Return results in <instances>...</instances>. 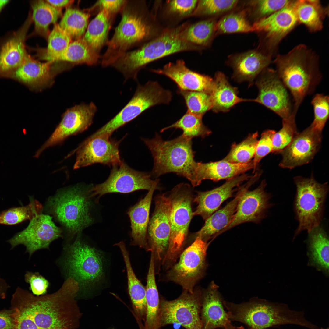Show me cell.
I'll use <instances>...</instances> for the list:
<instances>
[{
  "mask_svg": "<svg viewBox=\"0 0 329 329\" xmlns=\"http://www.w3.org/2000/svg\"><path fill=\"white\" fill-rule=\"evenodd\" d=\"M77 296L67 282L55 292L39 296L19 287L12 295L11 307L23 313L30 329H77L82 314Z\"/></svg>",
  "mask_w": 329,
  "mask_h": 329,
  "instance_id": "obj_1",
  "label": "cell"
},
{
  "mask_svg": "<svg viewBox=\"0 0 329 329\" xmlns=\"http://www.w3.org/2000/svg\"><path fill=\"white\" fill-rule=\"evenodd\" d=\"M278 75L292 97L295 116L305 98L312 94L322 79L318 59L307 46L300 44L274 61Z\"/></svg>",
  "mask_w": 329,
  "mask_h": 329,
  "instance_id": "obj_2",
  "label": "cell"
},
{
  "mask_svg": "<svg viewBox=\"0 0 329 329\" xmlns=\"http://www.w3.org/2000/svg\"><path fill=\"white\" fill-rule=\"evenodd\" d=\"M120 13L121 20L101 56L104 67L110 66L130 49L149 41L153 34V26L144 1L126 0Z\"/></svg>",
  "mask_w": 329,
  "mask_h": 329,
  "instance_id": "obj_3",
  "label": "cell"
},
{
  "mask_svg": "<svg viewBox=\"0 0 329 329\" xmlns=\"http://www.w3.org/2000/svg\"><path fill=\"white\" fill-rule=\"evenodd\" d=\"M142 140L154 159L151 175L157 178L173 172L187 179L193 187L198 186V162L194 159L192 140L181 135L174 139L164 140L156 133L153 139Z\"/></svg>",
  "mask_w": 329,
  "mask_h": 329,
  "instance_id": "obj_4",
  "label": "cell"
},
{
  "mask_svg": "<svg viewBox=\"0 0 329 329\" xmlns=\"http://www.w3.org/2000/svg\"><path fill=\"white\" fill-rule=\"evenodd\" d=\"M186 25L168 30L158 37L124 53L114 62L113 66L126 80H136L140 70L149 63L177 52L201 48L186 41L182 32Z\"/></svg>",
  "mask_w": 329,
  "mask_h": 329,
  "instance_id": "obj_5",
  "label": "cell"
},
{
  "mask_svg": "<svg viewBox=\"0 0 329 329\" xmlns=\"http://www.w3.org/2000/svg\"><path fill=\"white\" fill-rule=\"evenodd\" d=\"M90 188L81 184L59 190L49 197L46 207L70 239L80 235L93 222L90 215Z\"/></svg>",
  "mask_w": 329,
  "mask_h": 329,
  "instance_id": "obj_6",
  "label": "cell"
},
{
  "mask_svg": "<svg viewBox=\"0 0 329 329\" xmlns=\"http://www.w3.org/2000/svg\"><path fill=\"white\" fill-rule=\"evenodd\" d=\"M168 196L170 234L168 249L161 263L166 269L176 263L183 250L189 224L193 216L192 204L194 197L190 185L180 183L172 189Z\"/></svg>",
  "mask_w": 329,
  "mask_h": 329,
  "instance_id": "obj_7",
  "label": "cell"
},
{
  "mask_svg": "<svg viewBox=\"0 0 329 329\" xmlns=\"http://www.w3.org/2000/svg\"><path fill=\"white\" fill-rule=\"evenodd\" d=\"M229 320L242 323L250 328L265 329L274 326L290 324L292 310L285 304L255 299L240 304L224 300Z\"/></svg>",
  "mask_w": 329,
  "mask_h": 329,
  "instance_id": "obj_8",
  "label": "cell"
},
{
  "mask_svg": "<svg viewBox=\"0 0 329 329\" xmlns=\"http://www.w3.org/2000/svg\"><path fill=\"white\" fill-rule=\"evenodd\" d=\"M296 188L294 208L298 225L294 239L304 230L309 233L319 226L322 219L328 191L327 183L317 182L313 176L294 178Z\"/></svg>",
  "mask_w": 329,
  "mask_h": 329,
  "instance_id": "obj_9",
  "label": "cell"
},
{
  "mask_svg": "<svg viewBox=\"0 0 329 329\" xmlns=\"http://www.w3.org/2000/svg\"><path fill=\"white\" fill-rule=\"evenodd\" d=\"M76 236L67 246L64 266L68 278L77 282L80 291L102 278L103 259L100 251L82 241L80 235Z\"/></svg>",
  "mask_w": 329,
  "mask_h": 329,
  "instance_id": "obj_10",
  "label": "cell"
},
{
  "mask_svg": "<svg viewBox=\"0 0 329 329\" xmlns=\"http://www.w3.org/2000/svg\"><path fill=\"white\" fill-rule=\"evenodd\" d=\"M172 97L171 92L164 89L157 82L149 81L144 85H139L128 103L116 115L93 135L111 136L114 131L134 119L147 109L157 104H168Z\"/></svg>",
  "mask_w": 329,
  "mask_h": 329,
  "instance_id": "obj_11",
  "label": "cell"
},
{
  "mask_svg": "<svg viewBox=\"0 0 329 329\" xmlns=\"http://www.w3.org/2000/svg\"><path fill=\"white\" fill-rule=\"evenodd\" d=\"M202 292L184 290L175 299H160L158 325L159 328L177 323L186 329H202L200 313Z\"/></svg>",
  "mask_w": 329,
  "mask_h": 329,
  "instance_id": "obj_12",
  "label": "cell"
},
{
  "mask_svg": "<svg viewBox=\"0 0 329 329\" xmlns=\"http://www.w3.org/2000/svg\"><path fill=\"white\" fill-rule=\"evenodd\" d=\"M210 243L198 238L195 239L183 250L177 263L169 269L166 275L168 280L180 285L184 290L193 292L195 285L205 273L207 252Z\"/></svg>",
  "mask_w": 329,
  "mask_h": 329,
  "instance_id": "obj_13",
  "label": "cell"
},
{
  "mask_svg": "<svg viewBox=\"0 0 329 329\" xmlns=\"http://www.w3.org/2000/svg\"><path fill=\"white\" fill-rule=\"evenodd\" d=\"M110 175L104 182L90 187L91 198L97 199L110 193H129L140 190H149L158 179L153 180L150 174L135 170L122 161L113 165Z\"/></svg>",
  "mask_w": 329,
  "mask_h": 329,
  "instance_id": "obj_14",
  "label": "cell"
},
{
  "mask_svg": "<svg viewBox=\"0 0 329 329\" xmlns=\"http://www.w3.org/2000/svg\"><path fill=\"white\" fill-rule=\"evenodd\" d=\"M256 84L258 94L252 101L264 106L282 119L292 116L293 104L290 93L276 70L265 69L260 74Z\"/></svg>",
  "mask_w": 329,
  "mask_h": 329,
  "instance_id": "obj_15",
  "label": "cell"
},
{
  "mask_svg": "<svg viewBox=\"0 0 329 329\" xmlns=\"http://www.w3.org/2000/svg\"><path fill=\"white\" fill-rule=\"evenodd\" d=\"M63 231L52 221V217L42 213L31 220L27 228L8 241L11 249L22 244L31 256L36 251L48 249L51 243L62 236Z\"/></svg>",
  "mask_w": 329,
  "mask_h": 329,
  "instance_id": "obj_16",
  "label": "cell"
},
{
  "mask_svg": "<svg viewBox=\"0 0 329 329\" xmlns=\"http://www.w3.org/2000/svg\"><path fill=\"white\" fill-rule=\"evenodd\" d=\"M120 142L108 136L92 134L74 151L76 159L73 169L96 163L112 166L120 163L122 161L119 150Z\"/></svg>",
  "mask_w": 329,
  "mask_h": 329,
  "instance_id": "obj_17",
  "label": "cell"
},
{
  "mask_svg": "<svg viewBox=\"0 0 329 329\" xmlns=\"http://www.w3.org/2000/svg\"><path fill=\"white\" fill-rule=\"evenodd\" d=\"M170 202L168 195H157L155 199V208L149 220L147 240L150 251L153 255L154 264L161 261L168 249L170 234L169 221Z\"/></svg>",
  "mask_w": 329,
  "mask_h": 329,
  "instance_id": "obj_18",
  "label": "cell"
},
{
  "mask_svg": "<svg viewBox=\"0 0 329 329\" xmlns=\"http://www.w3.org/2000/svg\"><path fill=\"white\" fill-rule=\"evenodd\" d=\"M97 108L93 102L76 105L67 110L61 121L46 141L36 152L39 157L46 149L59 144L69 136L80 133L91 125Z\"/></svg>",
  "mask_w": 329,
  "mask_h": 329,
  "instance_id": "obj_19",
  "label": "cell"
},
{
  "mask_svg": "<svg viewBox=\"0 0 329 329\" xmlns=\"http://www.w3.org/2000/svg\"><path fill=\"white\" fill-rule=\"evenodd\" d=\"M295 0H290L283 8L253 24L254 31L261 34L269 55L298 22L295 9Z\"/></svg>",
  "mask_w": 329,
  "mask_h": 329,
  "instance_id": "obj_20",
  "label": "cell"
},
{
  "mask_svg": "<svg viewBox=\"0 0 329 329\" xmlns=\"http://www.w3.org/2000/svg\"><path fill=\"white\" fill-rule=\"evenodd\" d=\"M267 185L263 180L255 189L248 190L243 194L238 204L235 213L230 223L219 232L216 237L240 224L247 222H260L266 216L271 204V195L266 191Z\"/></svg>",
  "mask_w": 329,
  "mask_h": 329,
  "instance_id": "obj_21",
  "label": "cell"
},
{
  "mask_svg": "<svg viewBox=\"0 0 329 329\" xmlns=\"http://www.w3.org/2000/svg\"><path fill=\"white\" fill-rule=\"evenodd\" d=\"M322 133L310 125L298 133L292 141L280 153L281 168L292 169L308 164L312 160L321 145Z\"/></svg>",
  "mask_w": 329,
  "mask_h": 329,
  "instance_id": "obj_22",
  "label": "cell"
},
{
  "mask_svg": "<svg viewBox=\"0 0 329 329\" xmlns=\"http://www.w3.org/2000/svg\"><path fill=\"white\" fill-rule=\"evenodd\" d=\"M32 22L29 13L22 26L0 41V76H7L22 64L29 55L25 40Z\"/></svg>",
  "mask_w": 329,
  "mask_h": 329,
  "instance_id": "obj_23",
  "label": "cell"
},
{
  "mask_svg": "<svg viewBox=\"0 0 329 329\" xmlns=\"http://www.w3.org/2000/svg\"><path fill=\"white\" fill-rule=\"evenodd\" d=\"M151 71L170 79L181 90L202 92L210 95L213 89V79L190 69L182 60L170 62L161 69Z\"/></svg>",
  "mask_w": 329,
  "mask_h": 329,
  "instance_id": "obj_24",
  "label": "cell"
},
{
  "mask_svg": "<svg viewBox=\"0 0 329 329\" xmlns=\"http://www.w3.org/2000/svg\"><path fill=\"white\" fill-rule=\"evenodd\" d=\"M252 176L243 173L227 180L220 186L206 191H199L194 197L193 202L197 206L193 216L199 215L205 220L217 211L225 200L233 196L238 187Z\"/></svg>",
  "mask_w": 329,
  "mask_h": 329,
  "instance_id": "obj_25",
  "label": "cell"
},
{
  "mask_svg": "<svg viewBox=\"0 0 329 329\" xmlns=\"http://www.w3.org/2000/svg\"><path fill=\"white\" fill-rule=\"evenodd\" d=\"M218 287L212 281L202 292L200 316L202 329H224L230 322L224 305V300L218 290Z\"/></svg>",
  "mask_w": 329,
  "mask_h": 329,
  "instance_id": "obj_26",
  "label": "cell"
},
{
  "mask_svg": "<svg viewBox=\"0 0 329 329\" xmlns=\"http://www.w3.org/2000/svg\"><path fill=\"white\" fill-rule=\"evenodd\" d=\"M254 183L250 179L238 190L234 198L222 208L216 211L205 221L202 228L193 234L194 239L198 238L208 243L230 223L235 213L239 202L245 192Z\"/></svg>",
  "mask_w": 329,
  "mask_h": 329,
  "instance_id": "obj_27",
  "label": "cell"
},
{
  "mask_svg": "<svg viewBox=\"0 0 329 329\" xmlns=\"http://www.w3.org/2000/svg\"><path fill=\"white\" fill-rule=\"evenodd\" d=\"M228 63L234 71L233 78L238 82L254 79L271 62V57L260 51L252 50L232 55Z\"/></svg>",
  "mask_w": 329,
  "mask_h": 329,
  "instance_id": "obj_28",
  "label": "cell"
},
{
  "mask_svg": "<svg viewBox=\"0 0 329 329\" xmlns=\"http://www.w3.org/2000/svg\"><path fill=\"white\" fill-rule=\"evenodd\" d=\"M159 181L148 191L145 196L130 208L127 212L131 225L132 244L150 251L147 240V230L150 210L154 193Z\"/></svg>",
  "mask_w": 329,
  "mask_h": 329,
  "instance_id": "obj_29",
  "label": "cell"
},
{
  "mask_svg": "<svg viewBox=\"0 0 329 329\" xmlns=\"http://www.w3.org/2000/svg\"><path fill=\"white\" fill-rule=\"evenodd\" d=\"M53 62H41L29 55L22 64L7 76L32 88L42 87L49 84L55 75Z\"/></svg>",
  "mask_w": 329,
  "mask_h": 329,
  "instance_id": "obj_30",
  "label": "cell"
},
{
  "mask_svg": "<svg viewBox=\"0 0 329 329\" xmlns=\"http://www.w3.org/2000/svg\"><path fill=\"white\" fill-rule=\"evenodd\" d=\"M253 168V160L241 164L231 163L223 159L207 163L198 162L197 183L199 185L206 179L214 181L227 180Z\"/></svg>",
  "mask_w": 329,
  "mask_h": 329,
  "instance_id": "obj_31",
  "label": "cell"
},
{
  "mask_svg": "<svg viewBox=\"0 0 329 329\" xmlns=\"http://www.w3.org/2000/svg\"><path fill=\"white\" fill-rule=\"evenodd\" d=\"M213 89L210 94L211 109L215 112H225L236 104L243 101H252L239 97L237 88L232 86L225 75L220 72L215 74Z\"/></svg>",
  "mask_w": 329,
  "mask_h": 329,
  "instance_id": "obj_32",
  "label": "cell"
},
{
  "mask_svg": "<svg viewBox=\"0 0 329 329\" xmlns=\"http://www.w3.org/2000/svg\"><path fill=\"white\" fill-rule=\"evenodd\" d=\"M116 15L102 9L88 24L83 37L96 52L99 54L108 41L109 31Z\"/></svg>",
  "mask_w": 329,
  "mask_h": 329,
  "instance_id": "obj_33",
  "label": "cell"
},
{
  "mask_svg": "<svg viewBox=\"0 0 329 329\" xmlns=\"http://www.w3.org/2000/svg\"><path fill=\"white\" fill-rule=\"evenodd\" d=\"M119 248L125 264L129 293L133 305L141 319L145 320L146 312V288L138 280L132 267L128 252L123 241L115 244Z\"/></svg>",
  "mask_w": 329,
  "mask_h": 329,
  "instance_id": "obj_34",
  "label": "cell"
},
{
  "mask_svg": "<svg viewBox=\"0 0 329 329\" xmlns=\"http://www.w3.org/2000/svg\"><path fill=\"white\" fill-rule=\"evenodd\" d=\"M155 267L151 253L146 287V312L144 329H159L158 316L160 299L155 279Z\"/></svg>",
  "mask_w": 329,
  "mask_h": 329,
  "instance_id": "obj_35",
  "label": "cell"
},
{
  "mask_svg": "<svg viewBox=\"0 0 329 329\" xmlns=\"http://www.w3.org/2000/svg\"><path fill=\"white\" fill-rule=\"evenodd\" d=\"M101 56L83 37L71 42L63 52L49 58L47 62L63 61L92 65L97 64Z\"/></svg>",
  "mask_w": 329,
  "mask_h": 329,
  "instance_id": "obj_36",
  "label": "cell"
},
{
  "mask_svg": "<svg viewBox=\"0 0 329 329\" xmlns=\"http://www.w3.org/2000/svg\"><path fill=\"white\" fill-rule=\"evenodd\" d=\"M295 9L298 22L305 25L310 31L316 32L322 29L327 10L322 6L319 0L295 1Z\"/></svg>",
  "mask_w": 329,
  "mask_h": 329,
  "instance_id": "obj_37",
  "label": "cell"
},
{
  "mask_svg": "<svg viewBox=\"0 0 329 329\" xmlns=\"http://www.w3.org/2000/svg\"><path fill=\"white\" fill-rule=\"evenodd\" d=\"M30 5L31 18L34 25L32 34H38L47 38L50 33L49 25L56 23L62 15L61 9L56 8L42 0L32 1Z\"/></svg>",
  "mask_w": 329,
  "mask_h": 329,
  "instance_id": "obj_38",
  "label": "cell"
},
{
  "mask_svg": "<svg viewBox=\"0 0 329 329\" xmlns=\"http://www.w3.org/2000/svg\"><path fill=\"white\" fill-rule=\"evenodd\" d=\"M310 259L317 268L327 274L329 271V240L326 232L319 226L309 233Z\"/></svg>",
  "mask_w": 329,
  "mask_h": 329,
  "instance_id": "obj_39",
  "label": "cell"
},
{
  "mask_svg": "<svg viewBox=\"0 0 329 329\" xmlns=\"http://www.w3.org/2000/svg\"><path fill=\"white\" fill-rule=\"evenodd\" d=\"M217 23L214 18H211L186 25L182 31V37L188 42L203 49L209 45L216 34Z\"/></svg>",
  "mask_w": 329,
  "mask_h": 329,
  "instance_id": "obj_40",
  "label": "cell"
},
{
  "mask_svg": "<svg viewBox=\"0 0 329 329\" xmlns=\"http://www.w3.org/2000/svg\"><path fill=\"white\" fill-rule=\"evenodd\" d=\"M90 15L87 12L68 8L58 24L72 39L76 40L84 35Z\"/></svg>",
  "mask_w": 329,
  "mask_h": 329,
  "instance_id": "obj_41",
  "label": "cell"
},
{
  "mask_svg": "<svg viewBox=\"0 0 329 329\" xmlns=\"http://www.w3.org/2000/svg\"><path fill=\"white\" fill-rule=\"evenodd\" d=\"M247 15L246 9L224 15L217 23L216 34L254 31Z\"/></svg>",
  "mask_w": 329,
  "mask_h": 329,
  "instance_id": "obj_42",
  "label": "cell"
},
{
  "mask_svg": "<svg viewBox=\"0 0 329 329\" xmlns=\"http://www.w3.org/2000/svg\"><path fill=\"white\" fill-rule=\"evenodd\" d=\"M203 116L197 115L187 111L179 119L173 124L162 129L161 132L168 129L175 128L181 129L182 135L192 140L194 137L204 138L209 136L211 131L203 124Z\"/></svg>",
  "mask_w": 329,
  "mask_h": 329,
  "instance_id": "obj_43",
  "label": "cell"
},
{
  "mask_svg": "<svg viewBox=\"0 0 329 329\" xmlns=\"http://www.w3.org/2000/svg\"><path fill=\"white\" fill-rule=\"evenodd\" d=\"M42 206L38 201L31 200L27 205L12 208L2 212L0 214V224L12 225L31 220L42 213Z\"/></svg>",
  "mask_w": 329,
  "mask_h": 329,
  "instance_id": "obj_44",
  "label": "cell"
},
{
  "mask_svg": "<svg viewBox=\"0 0 329 329\" xmlns=\"http://www.w3.org/2000/svg\"><path fill=\"white\" fill-rule=\"evenodd\" d=\"M258 132L249 135L240 143L233 144L230 151L223 159L229 162L241 164L247 162L253 157L258 141Z\"/></svg>",
  "mask_w": 329,
  "mask_h": 329,
  "instance_id": "obj_45",
  "label": "cell"
},
{
  "mask_svg": "<svg viewBox=\"0 0 329 329\" xmlns=\"http://www.w3.org/2000/svg\"><path fill=\"white\" fill-rule=\"evenodd\" d=\"M47 38V47L46 49L41 50L40 55L41 59L47 61L49 58L64 52L72 39L59 24L56 23Z\"/></svg>",
  "mask_w": 329,
  "mask_h": 329,
  "instance_id": "obj_46",
  "label": "cell"
},
{
  "mask_svg": "<svg viewBox=\"0 0 329 329\" xmlns=\"http://www.w3.org/2000/svg\"><path fill=\"white\" fill-rule=\"evenodd\" d=\"M178 93L184 98L187 111L203 116L211 109L212 102L210 94L202 92L178 90Z\"/></svg>",
  "mask_w": 329,
  "mask_h": 329,
  "instance_id": "obj_47",
  "label": "cell"
},
{
  "mask_svg": "<svg viewBox=\"0 0 329 329\" xmlns=\"http://www.w3.org/2000/svg\"><path fill=\"white\" fill-rule=\"evenodd\" d=\"M236 0H204L198 1L192 15L215 16L224 14L234 9L238 3Z\"/></svg>",
  "mask_w": 329,
  "mask_h": 329,
  "instance_id": "obj_48",
  "label": "cell"
},
{
  "mask_svg": "<svg viewBox=\"0 0 329 329\" xmlns=\"http://www.w3.org/2000/svg\"><path fill=\"white\" fill-rule=\"evenodd\" d=\"M290 0H258L250 1L246 9L248 15L255 22L268 17L285 6Z\"/></svg>",
  "mask_w": 329,
  "mask_h": 329,
  "instance_id": "obj_49",
  "label": "cell"
},
{
  "mask_svg": "<svg viewBox=\"0 0 329 329\" xmlns=\"http://www.w3.org/2000/svg\"><path fill=\"white\" fill-rule=\"evenodd\" d=\"M295 117L292 116L288 119L282 120V126L276 132L272 139V153H280L288 146L298 133Z\"/></svg>",
  "mask_w": 329,
  "mask_h": 329,
  "instance_id": "obj_50",
  "label": "cell"
},
{
  "mask_svg": "<svg viewBox=\"0 0 329 329\" xmlns=\"http://www.w3.org/2000/svg\"><path fill=\"white\" fill-rule=\"evenodd\" d=\"M329 97L323 94L318 93L313 97L311 103L314 112V119L310 125L315 130L322 132L328 119Z\"/></svg>",
  "mask_w": 329,
  "mask_h": 329,
  "instance_id": "obj_51",
  "label": "cell"
},
{
  "mask_svg": "<svg viewBox=\"0 0 329 329\" xmlns=\"http://www.w3.org/2000/svg\"><path fill=\"white\" fill-rule=\"evenodd\" d=\"M276 131L268 129L261 134L258 140L253 160V172H254L261 160L267 155L272 152L273 150L272 139Z\"/></svg>",
  "mask_w": 329,
  "mask_h": 329,
  "instance_id": "obj_52",
  "label": "cell"
},
{
  "mask_svg": "<svg viewBox=\"0 0 329 329\" xmlns=\"http://www.w3.org/2000/svg\"><path fill=\"white\" fill-rule=\"evenodd\" d=\"M24 280L29 284L30 289L34 295L39 296L46 294L49 282L39 273L27 271L24 275Z\"/></svg>",
  "mask_w": 329,
  "mask_h": 329,
  "instance_id": "obj_53",
  "label": "cell"
},
{
  "mask_svg": "<svg viewBox=\"0 0 329 329\" xmlns=\"http://www.w3.org/2000/svg\"><path fill=\"white\" fill-rule=\"evenodd\" d=\"M198 1L171 0L167 2V8L170 13L180 17L192 15L195 10Z\"/></svg>",
  "mask_w": 329,
  "mask_h": 329,
  "instance_id": "obj_54",
  "label": "cell"
},
{
  "mask_svg": "<svg viewBox=\"0 0 329 329\" xmlns=\"http://www.w3.org/2000/svg\"><path fill=\"white\" fill-rule=\"evenodd\" d=\"M126 1V0H98L87 10L91 15V13L97 14L104 9L116 15L120 12Z\"/></svg>",
  "mask_w": 329,
  "mask_h": 329,
  "instance_id": "obj_55",
  "label": "cell"
},
{
  "mask_svg": "<svg viewBox=\"0 0 329 329\" xmlns=\"http://www.w3.org/2000/svg\"><path fill=\"white\" fill-rule=\"evenodd\" d=\"M16 324L14 309L11 308L0 310V329H14Z\"/></svg>",
  "mask_w": 329,
  "mask_h": 329,
  "instance_id": "obj_56",
  "label": "cell"
},
{
  "mask_svg": "<svg viewBox=\"0 0 329 329\" xmlns=\"http://www.w3.org/2000/svg\"><path fill=\"white\" fill-rule=\"evenodd\" d=\"M45 1L53 6L58 9H61L62 8L68 6L72 4L73 2V0H49Z\"/></svg>",
  "mask_w": 329,
  "mask_h": 329,
  "instance_id": "obj_57",
  "label": "cell"
},
{
  "mask_svg": "<svg viewBox=\"0 0 329 329\" xmlns=\"http://www.w3.org/2000/svg\"><path fill=\"white\" fill-rule=\"evenodd\" d=\"M9 286L6 281L0 277V298L4 299L6 297L7 292Z\"/></svg>",
  "mask_w": 329,
  "mask_h": 329,
  "instance_id": "obj_58",
  "label": "cell"
},
{
  "mask_svg": "<svg viewBox=\"0 0 329 329\" xmlns=\"http://www.w3.org/2000/svg\"><path fill=\"white\" fill-rule=\"evenodd\" d=\"M9 1V0H0V13Z\"/></svg>",
  "mask_w": 329,
  "mask_h": 329,
  "instance_id": "obj_59",
  "label": "cell"
},
{
  "mask_svg": "<svg viewBox=\"0 0 329 329\" xmlns=\"http://www.w3.org/2000/svg\"><path fill=\"white\" fill-rule=\"evenodd\" d=\"M224 329H237V328L236 327L232 325L230 322L226 324Z\"/></svg>",
  "mask_w": 329,
  "mask_h": 329,
  "instance_id": "obj_60",
  "label": "cell"
},
{
  "mask_svg": "<svg viewBox=\"0 0 329 329\" xmlns=\"http://www.w3.org/2000/svg\"><path fill=\"white\" fill-rule=\"evenodd\" d=\"M236 327L237 329H246L243 327H242V326H240V327ZM248 329H256L253 328H249Z\"/></svg>",
  "mask_w": 329,
  "mask_h": 329,
  "instance_id": "obj_61",
  "label": "cell"
},
{
  "mask_svg": "<svg viewBox=\"0 0 329 329\" xmlns=\"http://www.w3.org/2000/svg\"><path fill=\"white\" fill-rule=\"evenodd\" d=\"M321 329H324L321 328ZM328 329V328L327 329Z\"/></svg>",
  "mask_w": 329,
  "mask_h": 329,
  "instance_id": "obj_62",
  "label": "cell"
}]
</instances>
